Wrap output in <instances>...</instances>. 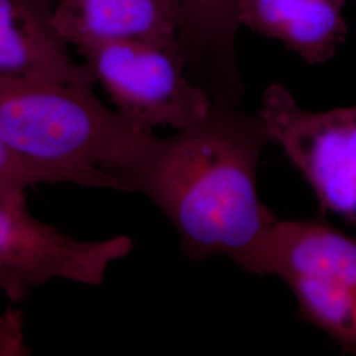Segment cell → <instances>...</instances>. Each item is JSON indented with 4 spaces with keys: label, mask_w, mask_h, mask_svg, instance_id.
I'll use <instances>...</instances> for the list:
<instances>
[{
    "label": "cell",
    "mask_w": 356,
    "mask_h": 356,
    "mask_svg": "<svg viewBox=\"0 0 356 356\" xmlns=\"http://www.w3.org/2000/svg\"><path fill=\"white\" fill-rule=\"evenodd\" d=\"M269 143L259 115L214 104L197 126L160 139L136 193L172 222L189 259L223 256L251 273L279 219L257 191V166Z\"/></svg>",
    "instance_id": "6da1fadb"
},
{
    "label": "cell",
    "mask_w": 356,
    "mask_h": 356,
    "mask_svg": "<svg viewBox=\"0 0 356 356\" xmlns=\"http://www.w3.org/2000/svg\"><path fill=\"white\" fill-rule=\"evenodd\" d=\"M95 79H0V139L41 165L88 173L136 193L161 138L128 124L95 95Z\"/></svg>",
    "instance_id": "7a4b0ae2"
},
{
    "label": "cell",
    "mask_w": 356,
    "mask_h": 356,
    "mask_svg": "<svg viewBox=\"0 0 356 356\" xmlns=\"http://www.w3.org/2000/svg\"><path fill=\"white\" fill-rule=\"evenodd\" d=\"M251 275L284 281L296 297L298 318L356 355V238L321 218H279Z\"/></svg>",
    "instance_id": "3957f363"
},
{
    "label": "cell",
    "mask_w": 356,
    "mask_h": 356,
    "mask_svg": "<svg viewBox=\"0 0 356 356\" xmlns=\"http://www.w3.org/2000/svg\"><path fill=\"white\" fill-rule=\"evenodd\" d=\"M78 53L115 111L141 132L194 127L214 106L207 91L189 76L178 45L110 41Z\"/></svg>",
    "instance_id": "277c9868"
},
{
    "label": "cell",
    "mask_w": 356,
    "mask_h": 356,
    "mask_svg": "<svg viewBox=\"0 0 356 356\" xmlns=\"http://www.w3.org/2000/svg\"><path fill=\"white\" fill-rule=\"evenodd\" d=\"M26 189L0 188V293L13 302L53 280L101 285L134 248L128 236L79 241L32 216Z\"/></svg>",
    "instance_id": "5b68a950"
},
{
    "label": "cell",
    "mask_w": 356,
    "mask_h": 356,
    "mask_svg": "<svg viewBox=\"0 0 356 356\" xmlns=\"http://www.w3.org/2000/svg\"><path fill=\"white\" fill-rule=\"evenodd\" d=\"M257 115L272 143L310 185L322 211L356 229V104L307 111L285 85L275 82L264 91Z\"/></svg>",
    "instance_id": "8992f818"
},
{
    "label": "cell",
    "mask_w": 356,
    "mask_h": 356,
    "mask_svg": "<svg viewBox=\"0 0 356 356\" xmlns=\"http://www.w3.org/2000/svg\"><path fill=\"white\" fill-rule=\"evenodd\" d=\"M179 0H60L51 22L76 51L101 42L138 41L177 47Z\"/></svg>",
    "instance_id": "52a82bcc"
},
{
    "label": "cell",
    "mask_w": 356,
    "mask_h": 356,
    "mask_svg": "<svg viewBox=\"0 0 356 356\" xmlns=\"http://www.w3.org/2000/svg\"><path fill=\"white\" fill-rule=\"evenodd\" d=\"M242 0H179L177 42L191 79L214 104L235 106L242 99V76L235 42Z\"/></svg>",
    "instance_id": "ba28073f"
},
{
    "label": "cell",
    "mask_w": 356,
    "mask_h": 356,
    "mask_svg": "<svg viewBox=\"0 0 356 356\" xmlns=\"http://www.w3.org/2000/svg\"><path fill=\"white\" fill-rule=\"evenodd\" d=\"M0 79H94L78 64L38 0H0Z\"/></svg>",
    "instance_id": "9c48e42d"
},
{
    "label": "cell",
    "mask_w": 356,
    "mask_h": 356,
    "mask_svg": "<svg viewBox=\"0 0 356 356\" xmlns=\"http://www.w3.org/2000/svg\"><path fill=\"white\" fill-rule=\"evenodd\" d=\"M342 8L335 0H242L241 24L279 40L307 64L322 65L347 36Z\"/></svg>",
    "instance_id": "30bf717a"
},
{
    "label": "cell",
    "mask_w": 356,
    "mask_h": 356,
    "mask_svg": "<svg viewBox=\"0 0 356 356\" xmlns=\"http://www.w3.org/2000/svg\"><path fill=\"white\" fill-rule=\"evenodd\" d=\"M44 184H72L83 188L107 189L103 181L88 173L36 164L17 154L0 139V188L28 191Z\"/></svg>",
    "instance_id": "8fae6325"
},
{
    "label": "cell",
    "mask_w": 356,
    "mask_h": 356,
    "mask_svg": "<svg viewBox=\"0 0 356 356\" xmlns=\"http://www.w3.org/2000/svg\"><path fill=\"white\" fill-rule=\"evenodd\" d=\"M28 348L23 341V316L8 310L0 317V355H24Z\"/></svg>",
    "instance_id": "7c38bea8"
},
{
    "label": "cell",
    "mask_w": 356,
    "mask_h": 356,
    "mask_svg": "<svg viewBox=\"0 0 356 356\" xmlns=\"http://www.w3.org/2000/svg\"><path fill=\"white\" fill-rule=\"evenodd\" d=\"M41 4H44L48 10H49V13H51V10H53V7L60 1V0H38Z\"/></svg>",
    "instance_id": "4fadbf2b"
},
{
    "label": "cell",
    "mask_w": 356,
    "mask_h": 356,
    "mask_svg": "<svg viewBox=\"0 0 356 356\" xmlns=\"http://www.w3.org/2000/svg\"><path fill=\"white\" fill-rule=\"evenodd\" d=\"M335 1H338V3H341V4H344V0H335Z\"/></svg>",
    "instance_id": "5bb4252c"
}]
</instances>
